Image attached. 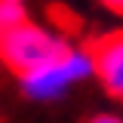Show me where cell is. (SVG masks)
I'll return each mask as SVG.
<instances>
[{"mask_svg":"<svg viewBox=\"0 0 123 123\" xmlns=\"http://www.w3.org/2000/svg\"><path fill=\"white\" fill-rule=\"evenodd\" d=\"M68 49H71V43L65 40L62 31L43 28V25L28 18L0 40V62L15 77H22L28 71H34V68L46 65V62H55Z\"/></svg>","mask_w":123,"mask_h":123,"instance_id":"obj_1","label":"cell"},{"mask_svg":"<svg viewBox=\"0 0 123 123\" xmlns=\"http://www.w3.org/2000/svg\"><path fill=\"white\" fill-rule=\"evenodd\" d=\"M102 6H105L108 12H114V15H120L123 18V0H98Z\"/></svg>","mask_w":123,"mask_h":123,"instance_id":"obj_5","label":"cell"},{"mask_svg":"<svg viewBox=\"0 0 123 123\" xmlns=\"http://www.w3.org/2000/svg\"><path fill=\"white\" fill-rule=\"evenodd\" d=\"M86 123H123V120L114 117V114H95V117H89Z\"/></svg>","mask_w":123,"mask_h":123,"instance_id":"obj_6","label":"cell"},{"mask_svg":"<svg viewBox=\"0 0 123 123\" xmlns=\"http://www.w3.org/2000/svg\"><path fill=\"white\" fill-rule=\"evenodd\" d=\"M15 3H25V0H15Z\"/></svg>","mask_w":123,"mask_h":123,"instance_id":"obj_7","label":"cell"},{"mask_svg":"<svg viewBox=\"0 0 123 123\" xmlns=\"http://www.w3.org/2000/svg\"><path fill=\"white\" fill-rule=\"evenodd\" d=\"M89 52H92V62H95V77L102 80L108 95L123 102V28L92 40Z\"/></svg>","mask_w":123,"mask_h":123,"instance_id":"obj_3","label":"cell"},{"mask_svg":"<svg viewBox=\"0 0 123 123\" xmlns=\"http://www.w3.org/2000/svg\"><path fill=\"white\" fill-rule=\"evenodd\" d=\"M92 74H95V62H92L89 46L86 49L83 46H71L55 62H46L40 68L22 74L18 83H22V92L28 98H34V102H55L74 83H80V80H86Z\"/></svg>","mask_w":123,"mask_h":123,"instance_id":"obj_2","label":"cell"},{"mask_svg":"<svg viewBox=\"0 0 123 123\" xmlns=\"http://www.w3.org/2000/svg\"><path fill=\"white\" fill-rule=\"evenodd\" d=\"M22 22H28V9H25V3L0 0V40H3L12 28H18Z\"/></svg>","mask_w":123,"mask_h":123,"instance_id":"obj_4","label":"cell"}]
</instances>
